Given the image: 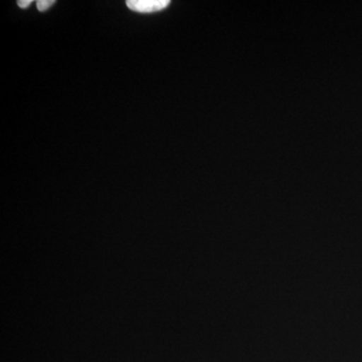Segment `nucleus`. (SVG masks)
I'll return each instance as SVG.
<instances>
[{
    "mask_svg": "<svg viewBox=\"0 0 362 362\" xmlns=\"http://www.w3.org/2000/svg\"><path fill=\"white\" fill-rule=\"evenodd\" d=\"M126 4L135 13H153L163 11L170 4V1L169 0H128Z\"/></svg>",
    "mask_w": 362,
    "mask_h": 362,
    "instance_id": "f257e3e1",
    "label": "nucleus"
},
{
    "mask_svg": "<svg viewBox=\"0 0 362 362\" xmlns=\"http://www.w3.org/2000/svg\"><path fill=\"white\" fill-rule=\"evenodd\" d=\"M54 4H56V1H54V0H39L37 2V6L40 11L44 13V11L51 8Z\"/></svg>",
    "mask_w": 362,
    "mask_h": 362,
    "instance_id": "f03ea898",
    "label": "nucleus"
},
{
    "mask_svg": "<svg viewBox=\"0 0 362 362\" xmlns=\"http://www.w3.org/2000/svg\"><path fill=\"white\" fill-rule=\"evenodd\" d=\"M32 4V0H20V1H18V6H20L21 8H28Z\"/></svg>",
    "mask_w": 362,
    "mask_h": 362,
    "instance_id": "7ed1b4c3",
    "label": "nucleus"
}]
</instances>
